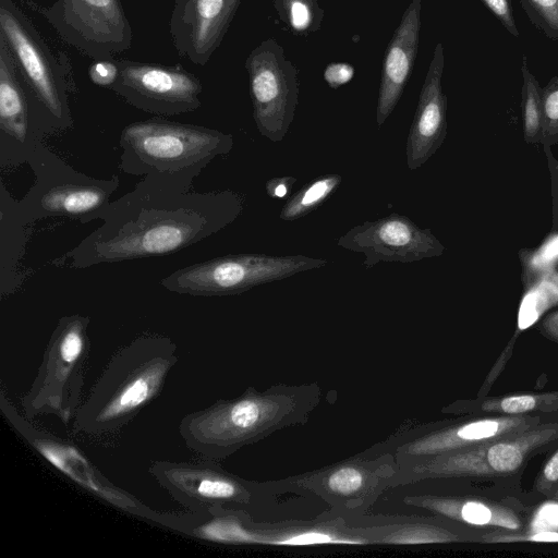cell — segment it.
Segmentation results:
<instances>
[{"label":"cell","mask_w":558,"mask_h":558,"mask_svg":"<svg viewBox=\"0 0 558 558\" xmlns=\"http://www.w3.org/2000/svg\"><path fill=\"white\" fill-rule=\"evenodd\" d=\"M243 209L244 197L231 190L201 193L143 178L59 260L81 269L172 254L218 233Z\"/></svg>","instance_id":"6da1fadb"},{"label":"cell","mask_w":558,"mask_h":558,"mask_svg":"<svg viewBox=\"0 0 558 558\" xmlns=\"http://www.w3.org/2000/svg\"><path fill=\"white\" fill-rule=\"evenodd\" d=\"M178 362L177 343L161 335H142L119 348L83 399L71 436L116 448L130 424L161 395Z\"/></svg>","instance_id":"7a4b0ae2"},{"label":"cell","mask_w":558,"mask_h":558,"mask_svg":"<svg viewBox=\"0 0 558 558\" xmlns=\"http://www.w3.org/2000/svg\"><path fill=\"white\" fill-rule=\"evenodd\" d=\"M120 147V167L125 173L191 190L195 178L217 156L231 151L233 136L156 117L128 124Z\"/></svg>","instance_id":"3957f363"},{"label":"cell","mask_w":558,"mask_h":558,"mask_svg":"<svg viewBox=\"0 0 558 558\" xmlns=\"http://www.w3.org/2000/svg\"><path fill=\"white\" fill-rule=\"evenodd\" d=\"M88 316L59 318L46 345L36 377L21 397V409L32 420L54 415L68 427L83 401L90 355Z\"/></svg>","instance_id":"277c9868"},{"label":"cell","mask_w":558,"mask_h":558,"mask_svg":"<svg viewBox=\"0 0 558 558\" xmlns=\"http://www.w3.org/2000/svg\"><path fill=\"white\" fill-rule=\"evenodd\" d=\"M0 36L40 111L57 126L71 128V59L50 47L15 0H0Z\"/></svg>","instance_id":"5b68a950"},{"label":"cell","mask_w":558,"mask_h":558,"mask_svg":"<svg viewBox=\"0 0 558 558\" xmlns=\"http://www.w3.org/2000/svg\"><path fill=\"white\" fill-rule=\"evenodd\" d=\"M0 410L12 429L29 447L80 488L130 515L166 529L169 511L155 510L110 482L78 446L36 424L17 410L3 386Z\"/></svg>","instance_id":"8992f818"},{"label":"cell","mask_w":558,"mask_h":558,"mask_svg":"<svg viewBox=\"0 0 558 558\" xmlns=\"http://www.w3.org/2000/svg\"><path fill=\"white\" fill-rule=\"evenodd\" d=\"M327 264L305 255L232 254L180 268L163 277L160 284L180 294L233 295Z\"/></svg>","instance_id":"52a82bcc"},{"label":"cell","mask_w":558,"mask_h":558,"mask_svg":"<svg viewBox=\"0 0 558 558\" xmlns=\"http://www.w3.org/2000/svg\"><path fill=\"white\" fill-rule=\"evenodd\" d=\"M27 5L68 45L93 60L112 59L132 46L133 29L121 0H56Z\"/></svg>","instance_id":"ba28073f"},{"label":"cell","mask_w":558,"mask_h":558,"mask_svg":"<svg viewBox=\"0 0 558 558\" xmlns=\"http://www.w3.org/2000/svg\"><path fill=\"white\" fill-rule=\"evenodd\" d=\"M253 118L258 132L281 142L294 118L299 101L298 71L277 40L268 38L245 60Z\"/></svg>","instance_id":"9c48e42d"},{"label":"cell","mask_w":558,"mask_h":558,"mask_svg":"<svg viewBox=\"0 0 558 558\" xmlns=\"http://www.w3.org/2000/svg\"><path fill=\"white\" fill-rule=\"evenodd\" d=\"M116 61L119 73L109 89L129 105L157 117L187 113L201 107L202 81L181 64Z\"/></svg>","instance_id":"30bf717a"},{"label":"cell","mask_w":558,"mask_h":558,"mask_svg":"<svg viewBox=\"0 0 558 558\" xmlns=\"http://www.w3.org/2000/svg\"><path fill=\"white\" fill-rule=\"evenodd\" d=\"M337 245L362 253L365 268L381 262L414 263L440 256L445 251L430 229H421L409 217L396 213L354 226L337 239Z\"/></svg>","instance_id":"8fae6325"},{"label":"cell","mask_w":558,"mask_h":558,"mask_svg":"<svg viewBox=\"0 0 558 558\" xmlns=\"http://www.w3.org/2000/svg\"><path fill=\"white\" fill-rule=\"evenodd\" d=\"M148 473L179 505L191 511L223 508L242 502L245 488L225 472L216 460H156Z\"/></svg>","instance_id":"7c38bea8"},{"label":"cell","mask_w":558,"mask_h":558,"mask_svg":"<svg viewBox=\"0 0 558 558\" xmlns=\"http://www.w3.org/2000/svg\"><path fill=\"white\" fill-rule=\"evenodd\" d=\"M239 4L236 0H174L169 32L178 54L205 65L220 46Z\"/></svg>","instance_id":"4fadbf2b"},{"label":"cell","mask_w":558,"mask_h":558,"mask_svg":"<svg viewBox=\"0 0 558 558\" xmlns=\"http://www.w3.org/2000/svg\"><path fill=\"white\" fill-rule=\"evenodd\" d=\"M118 185V177L109 180L81 174L63 179L39 178L23 205L36 218L63 216L84 223L102 217Z\"/></svg>","instance_id":"5bb4252c"},{"label":"cell","mask_w":558,"mask_h":558,"mask_svg":"<svg viewBox=\"0 0 558 558\" xmlns=\"http://www.w3.org/2000/svg\"><path fill=\"white\" fill-rule=\"evenodd\" d=\"M444 68V46L438 43L421 88L407 140L405 157L411 171L417 170L437 151L447 134V97L441 87Z\"/></svg>","instance_id":"9a60e30c"},{"label":"cell","mask_w":558,"mask_h":558,"mask_svg":"<svg viewBox=\"0 0 558 558\" xmlns=\"http://www.w3.org/2000/svg\"><path fill=\"white\" fill-rule=\"evenodd\" d=\"M422 1L412 0L386 49L376 108L380 128L396 108L412 72L418 48Z\"/></svg>","instance_id":"2e32d148"},{"label":"cell","mask_w":558,"mask_h":558,"mask_svg":"<svg viewBox=\"0 0 558 558\" xmlns=\"http://www.w3.org/2000/svg\"><path fill=\"white\" fill-rule=\"evenodd\" d=\"M31 100L35 101L32 92L0 36V129L21 143L28 134Z\"/></svg>","instance_id":"e0dca14e"},{"label":"cell","mask_w":558,"mask_h":558,"mask_svg":"<svg viewBox=\"0 0 558 558\" xmlns=\"http://www.w3.org/2000/svg\"><path fill=\"white\" fill-rule=\"evenodd\" d=\"M341 182L342 177L335 173L315 178L287 199L280 219L293 221L308 215L329 199Z\"/></svg>","instance_id":"ac0fdd59"},{"label":"cell","mask_w":558,"mask_h":558,"mask_svg":"<svg viewBox=\"0 0 558 558\" xmlns=\"http://www.w3.org/2000/svg\"><path fill=\"white\" fill-rule=\"evenodd\" d=\"M523 423L522 420L501 418V420H481L464 424L454 432L446 434L441 440L437 441L435 448H448L453 445H470L495 438L504 435Z\"/></svg>","instance_id":"d6986e66"},{"label":"cell","mask_w":558,"mask_h":558,"mask_svg":"<svg viewBox=\"0 0 558 558\" xmlns=\"http://www.w3.org/2000/svg\"><path fill=\"white\" fill-rule=\"evenodd\" d=\"M532 283L519 311V328L525 329L549 306L558 302V272L546 274Z\"/></svg>","instance_id":"ffe728a7"},{"label":"cell","mask_w":558,"mask_h":558,"mask_svg":"<svg viewBox=\"0 0 558 558\" xmlns=\"http://www.w3.org/2000/svg\"><path fill=\"white\" fill-rule=\"evenodd\" d=\"M280 19L295 33L310 34L319 29L324 10L318 0H272Z\"/></svg>","instance_id":"44dd1931"},{"label":"cell","mask_w":558,"mask_h":558,"mask_svg":"<svg viewBox=\"0 0 558 558\" xmlns=\"http://www.w3.org/2000/svg\"><path fill=\"white\" fill-rule=\"evenodd\" d=\"M522 118L525 140H535L542 134V87L530 71L527 59L522 58Z\"/></svg>","instance_id":"7402d4cb"},{"label":"cell","mask_w":558,"mask_h":558,"mask_svg":"<svg viewBox=\"0 0 558 558\" xmlns=\"http://www.w3.org/2000/svg\"><path fill=\"white\" fill-rule=\"evenodd\" d=\"M530 440L500 441L486 450L488 466L498 473L515 471L523 462L524 451Z\"/></svg>","instance_id":"603a6c76"},{"label":"cell","mask_w":558,"mask_h":558,"mask_svg":"<svg viewBox=\"0 0 558 558\" xmlns=\"http://www.w3.org/2000/svg\"><path fill=\"white\" fill-rule=\"evenodd\" d=\"M531 23L553 40L558 39V0H519Z\"/></svg>","instance_id":"cb8c5ba5"},{"label":"cell","mask_w":558,"mask_h":558,"mask_svg":"<svg viewBox=\"0 0 558 558\" xmlns=\"http://www.w3.org/2000/svg\"><path fill=\"white\" fill-rule=\"evenodd\" d=\"M556 262H558V233L550 236L525 258L524 279L526 282L537 280L539 275L543 276V272Z\"/></svg>","instance_id":"d4e9b609"},{"label":"cell","mask_w":558,"mask_h":558,"mask_svg":"<svg viewBox=\"0 0 558 558\" xmlns=\"http://www.w3.org/2000/svg\"><path fill=\"white\" fill-rule=\"evenodd\" d=\"M460 515L465 522L476 525L494 523L509 529H517L519 526L515 518L504 513L496 514L488 506L477 501L463 504Z\"/></svg>","instance_id":"484cf974"},{"label":"cell","mask_w":558,"mask_h":558,"mask_svg":"<svg viewBox=\"0 0 558 558\" xmlns=\"http://www.w3.org/2000/svg\"><path fill=\"white\" fill-rule=\"evenodd\" d=\"M542 135H558V76L542 88Z\"/></svg>","instance_id":"4316f807"},{"label":"cell","mask_w":558,"mask_h":558,"mask_svg":"<svg viewBox=\"0 0 558 558\" xmlns=\"http://www.w3.org/2000/svg\"><path fill=\"white\" fill-rule=\"evenodd\" d=\"M363 485V474L351 466L333 472L328 478V487L341 495H349L359 490Z\"/></svg>","instance_id":"83f0119b"},{"label":"cell","mask_w":558,"mask_h":558,"mask_svg":"<svg viewBox=\"0 0 558 558\" xmlns=\"http://www.w3.org/2000/svg\"><path fill=\"white\" fill-rule=\"evenodd\" d=\"M119 69L114 58L94 60L88 69L89 80L97 86L110 88L118 77Z\"/></svg>","instance_id":"f1b7e54d"},{"label":"cell","mask_w":558,"mask_h":558,"mask_svg":"<svg viewBox=\"0 0 558 558\" xmlns=\"http://www.w3.org/2000/svg\"><path fill=\"white\" fill-rule=\"evenodd\" d=\"M484 5L497 17L502 26L514 37L520 33L514 21L510 0H481Z\"/></svg>","instance_id":"f546056e"},{"label":"cell","mask_w":558,"mask_h":558,"mask_svg":"<svg viewBox=\"0 0 558 558\" xmlns=\"http://www.w3.org/2000/svg\"><path fill=\"white\" fill-rule=\"evenodd\" d=\"M277 544L282 545H315V544H330V543H340V544H355L357 542L335 538L330 534L322 533V532H307L298 534L294 536H290L288 538L276 542Z\"/></svg>","instance_id":"4dcf8cb0"},{"label":"cell","mask_w":558,"mask_h":558,"mask_svg":"<svg viewBox=\"0 0 558 558\" xmlns=\"http://www.w3.org/2000/svg\"><path fill=\"white\" fill-rule=\"evenodd\" d=\"M354 76V68L345 62H333L326 66L324 78L331 88L349 83Z\"/></svg>","instance_id":"1f68e13d"},{"label":"cell","mask_w":558,"mask_h":558,"mask_svg":"<svg viewBox=\"0 0 558 558\" xmlns=\"http://www.w3.org/2000/svg\"><path fill=\"white\" fill-rule=\"evenodd\" d=\"M535 532L555 531L558 529V504L544 505L536 513L532 522Z\"/></svg>","instance_id":"d6a6232c"},{"label":"cell","mask_w":558,"mask_h":558,"mask_svg":"<svg viewBox=\"0 0 558 558\" xmlns=\"http://www.w3.org/2000/svg\"><path fill=\"white\" fill-rule=\"evenodd\" d=\"M536 399L533 396H513L501 400L500 409L506 413L517 414L533 410Z\"/></svg>","instance_id":"836d02e7"},{"label":"cell","mask_w":558,"mask_h":558,"mask_svg":"<svg viewBox=\"0 0 558 558\" xmlns=\"http://www.w3.org/2000/svg\"><path fill=\"white\" fill-rule=\"evenodd\" d=\"M296 182L294 177L272 178L266 183V193L271 198H283L288 195L290 187Z\"/></svg>","instance_id":"e575fe53"},{"label":"cell","mask_w":558,"mask_h":558,"mask_svg":"<svg viewBox=\"0 0 558 558\" xmlns=\"http://www.w3.org/2000/svg\"><path fill=\"white\" fill-rule=\"evenodd\" d=\"M544 476L548 481L558 480V451L546 463L544 468Z\"/></svg>","instance_id":"d590c367"},{"label":"cell","mask_w":558,"mask_h":558,"mask_svg":"<svg viewBox=\"0 0 558 558\" xmlns=\"http://www.w3.org/2000/svg\"><path fill=\"white\" fill-rule=\"evenodd\" d=\"M530 541H534V542H558V532H555V531L536 532L534 535H532L530 537Z\"/></svg>","instance_id":"8d00e7d4"},{"label":"cell","mask_w":558,"mask_h":558,"mask_svg":"<svg viewBox=\"0 0 558 558\" xmlns=\"http://www.w3.org/2000/svg\"><path fill=\"white\" fill-rule=\"evenodd\" d=\"M546 325L550 328L551 331L558 333V312L553 314L548 319Z\"/></svg>","instance_id":"74e56055"},{"label":"cell","mask_w":558,"mask_h":558,"mask_svg":"<svg viewBox=\"0 0 558 558\" xmlns=\"http://www.w3.org/2000/svg\"><path fill=\"white\" fill-rule=\"evenodd\" d=\"M236 1L241 2V0H236Z\"/></svg>","instance_id":"f35d334b"}]
</instances>
